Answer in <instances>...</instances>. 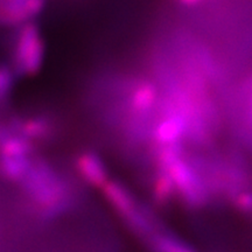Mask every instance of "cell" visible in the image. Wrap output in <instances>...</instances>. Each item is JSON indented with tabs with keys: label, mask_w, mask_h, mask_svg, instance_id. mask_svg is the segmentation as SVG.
<instances>
[{
	"label": "cell",
	"mask_w": 252,
	"mask_h": 252,
	"mask_svg": "<svg viewBox=\"0 0 252 252\" xmlns=\"http://www.w3.org/2000/svg\"><path fill=\"white\" fill-rule=\"evenodd\" d=\"M17 187L26 197L32 212L42 220L63 215L77 201L74 185L48 160L34 156L24 180Z\"/></svg>",
	"instance_id": "6da1fadb"
},
{
	"label": "cell",
	"mask_w": 252,
	"mask_h": 252,
	"mask_svg": "<svg viewBox=\"0 0 252 252\" xmlns=\"http://www.w3.org/2000/svg\"><path fill=\"white\" fill-rule=\"evenodd\" d=\"M100 190L123 224L144 245L168 228L153 208L140 201L122 182L110 180Z\"/></svg>",
	"instance_id": "7a4b0ae2"
},
{
	"label": "cell",
	"mask_w": 252,
	"mask_h": 252,
	"mask_svg": "<svg viewBox=\"0 0 252 252\" xmlns=\"http://www.w3.org/2000/svg\"><path fill=\"white\" fill-rule=\"evenodd\" d=\"M46 41L35 21L15 28L9 45V63L19 77L34 76L43 67Z\"/></svg>",
	"instance_id": "3957f363"
},
{
	"label": "cell",
	"mask_w": 252,
	"mask_h": 252,
	"mask_svg": "<svg viewBox=\"0 0 252 252\" xmlns=\"http://www.w3.org/2000/svg\"><path fill=\"white\" fill-rule=\"evenodd\" d=\"M47 0H0V26L17 28L32 23L45 8Z\"/></svg>",
	"instance_id": "277c9868"
},
{
	"label": "cell",
	"mask_w": 252,
	"mask_h": 252,
	"mask_svg": "<svg viewBox=\"0 0 252 252\" xmlns=\"http://www.w3.org/2000/svg\"><path fill=\"white\" fill-rule=\"evenodd\" d=\"M76 169L84 182L91 187L102 189L111 180L105 161L91 151H86L77 157Z\"/></svg>",
	"instance_id": "5b68a950"
},
{
	"label": "cell",
	"mask_w": 252,
	"mask_h": 252,
	"mask_svg": "<svg viewBox=\"0 0 252 252\" xmlns=\"http://www.w3.org/2000/svg\"><path fill=\"white\" fill-rule=\"evenodd\" d=\"M145 248L150 252H197L194 245L188 243L169 228L151 238L147 244H145Z\"/></svg>",
	"instance_id": "8992f818"
},
{
	"label": "cell",
	"mask_w": 252,
	"mask_h": 252,
	"mask_svg": "<svg viewBox=\"0 0 252 252\" xmlns=\"http://www.w3.org/2000/svg\"><path fill=\"white\" fill-rule=\"evenodd\" d=\"M17 75L9 64H0V111L11 102L14 93Z\"/></svg>",
	"instance_id": "52a82bcc"
}]
</instances>
